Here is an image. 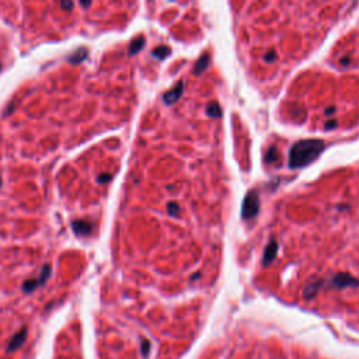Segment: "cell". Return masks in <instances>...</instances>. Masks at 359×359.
I'll return each mask as SVG.
<instances>
[{
    "mask_svg": "<svg viewBox=\"0 0 359 359\" xmlns=\"http://www.w3.org/2000/svg\"><path fill=\"white\" fill-rule=\"evenodd\" d=\"M334 126H336V121H330V122L327 123V126H325V128H327V129H330V128H334Z\"/></svg>",
    "mask_w": 359,
    "mask_h": 359,
    "instance_id": "obj_23",
    "label": "cell"
},
{
    "mask_svg": "<svg viewBox=\"0 0 359 359\" xmlns=\"http://www.w3.org/2000/svg\"><path fill=\"white\" fill-rule=\"evenodd\" d=\"M265 60H267V62H269V63H272V62L275 60V54H274L272 51H269L268 54L265 55Z\"/></svg>",
    "mask_w": 359,
    "mask_h": 359,
    "instance_id": "obj_21",
    "label": "cell"
},
{
    "mask_svg": "<svg viewBox=\"0 0 359 359\" xmlns=\"http://www.w3.org/2000/svg\"><path fill=\"white\" fill-rule=\"evenodd\" d=\"M182 89H184V83L180 81L174 89L170 90V91H167V93L164 94V97H163V99H164V102L170 105V104H173L174 101L179 100L180 97H181V94H182Z\"/></svg>",
    "mask_w": 359,
    "mask_h": 359,
    "instance_id": "obj_7",
    "label": "cell"
},
{
    "mask_svg": "<svg viewBox=\"0 0 359 359\" xmlns=\"http://www.w3.org/2000/svg\"><path fill=\"white\" fill-rule=\"evenodd\" d=\"M208 63H209V55H202L195 66V73H202L206 67H208Z\"/></svg>",
    "mask_w": 359,
    "mask_h": 359,
    "instance_id": "obj_12",
    "label": "cell"
},
{
    "mask_svg": "<svg viewBox=\"0 0 359 359\" xmlns=\"http://www.w3.org/2000/svg\"><path fill=\"white\" fill-rule=\"evenodd\" d=\"M1 184H3V182H1V179H0V188H1Z\"/></svg>",
    "mask_w": 359,
    "mask_h": 359,
    "instance_id": "obj_25",
    "label": "cell"
},
{
    "mask_svg": "<svg viewBox=\"0 0 359 359\" xmlns=\"http://www.w3.org/2000/svg\"><path fill=\"white\" fill-rule=\"evenodd\" d=\"M319 286H320V282H317V283H313V285H310V286H307L306 288V291H304V298L306 299H309V298H312L314 293L317 292L319 289Z\"/></svg>",
    "mask_w": 359,
    "mask_h": 359,
    "instance_id": "obj_16",
    "label": "cell"
},
{
    "mask_svg": "<svg viewBox=\"0 0 359 359\" xmlns=\"http://www.w3.org/2000/svg\"><path fill=\"white\" fill-rule=\"evenodd\" d=\"M51 274H52V267H51L49 264L44 265V267H42V269H41V274H40V277L37 278V279H38V282H40V286H42V285H45V283H46V280L49 279Z\"/></svg>",
    "mask_w": 359,
    "mask_h": 359,
    "instance_id": "obj_10",
    "label": "cell"
},
{
    "mask_svg": "<svg viewBox=\"0 0 359 359\" xmlns=\"http://www.w3.org/2000/svg\"><path fill=\"white\" fill-rule=\"evenodd\" d=\"M146 44V38L143 35H139V37H136L134 41L131 42L129 45V55H135V54H138Z\"/></svg>",
    "mask_w": 359,
    "mask_h": 359,
    "instance_id": "obj_8",
    "label": "cell"
},
{
    "mask_svg": "<svg viewBox=\"0 0 359 359\" xmlns=\"http://www.w3.org/2000/svg\"><path fill=\"white\" fill-rule=\"evenodd\" d=\"M87 56H89V49L81 46V48H79L75 52H72L70 55L67 56V62L72 63V65H79V63L84 62L87 59Z\"/></svg>",
    "mask_w": 359,
    "mask_h": 359,
    "instance_id": "obj_6",
    "label": "cell"
},
{
    "mask_svg": "<svg viewBox=\"0 0 359 359\" xmlns=\"http://www.w3.org/2000/svg\"><path fill=\"white\" fill-rule=\"evenodd\" d=\"M167 212L170 216H179L180 206L176 203V202H170L167 206Z\"/></svg>",
    "mask_w": 359,
    "mask_h": 359,
    "instance_id": "obj_18",
    "label": "cell"
},
{
    "mask_svg": "<svg viewBox=\"0 0 359 359\" xmlns=\"http://www.w3.org/2000/svg\"><path fill=\"white\" fill-rule=\"evenodd\" d=\"M60 7L65 9V10L70 11L73 7H75V3H73V1H62V3H60Z\"/></svg>",
    "mask_w": 359,
    "mask_h": 359,
    "instance_id": "obj_20",
    "label": "cell"
},
{
    "mask_svg": "<svg viewBox=\"0 0 359 359\" xmlns=\"http://www.w3.org/2000/svg\"><path fill=\"white\" fill-rule=\"evenodd\" d=\"M150 348H152V344L149 339H142V344H140V351H142V355L147 358L149 354H150Z\"/></svg>",
    "mask_w": 359,
    "mask_h": 359,
    "instance_id": "obj_15",
    "label": "cell"
},
{
    "mask_svg": "<svg viewBox=\"0 0 359 359\" xmlns=\"http://www.w3.org/2000/svg\"><path fill=\"white\" fill-rule=\"evenodd\" d=\"M208 114H209L211 117H219V115L222 114L220 105H219L218 102H211V104L208 105Z\"/></svg>",
    "mask_w": 359,
    "mask_h": 359,
    "instance_id": "obj_13",
    "label": "cell"
},
{
    "mask_svg": "<svg viewBox=\"0 0 359 359\" xmlns=\"http://www.w3.org/2000/svg\"><path fill=\"white\" fill-rule=\"evenodd\" d=\"M278 152H277V149L275 147H271L268 152H267V155H265V161L267 163H272V161H275L277 159H278Z\"/></svg>",
    "mask_w": 359,
    "mask_h": 359,
    "instance_id": "obj_17",
    "label": "cell"
},
{
    "mask_svg": "<svg viewBox=\"0 0 359 359\" xmlns=\"http://www.w3.org/2000/svg\"><path fill=\"white\" fill-rule=\"evenodd\" d=\"M358 285L359 280L349 277L348 274H339V275L334 277V279H333V286L338 288V289H342L347 286H358Z\"/></svg>",
    "mask_w": 359,
    "mask_h": 359,
    "instance_id": "obj_4",
    "label": "cell"
},
{
    "mask_svg": "<svg viewBox=\"0 0 359 359\" xmlns=\"http://www.w3.org/2000/svg\"><path fill=\"white\" fill-rule=\"evenodd\" d=\"M258 211H259V197L256 191H251L243 203V218L251 219L257 215Z\"/></svg>",
    "mask_w": 359,
    "mask_h": 359,
    "instance_id": "obj_2",
    "label": "cell"
},
{
    "mask_svg": "<svg viewBox=\"0 0 359 359\" xmlns=\"http://www.w3.org/2000/svg\"><path fill=\"white\" fill-rule=\"evenodd\" d=\"M277 250H278L277 243H275V241H271L268 244V247H267V250H265V254H264V264H265V265H268L269 262L275 258Z\"/></svg>",
    "mask_w": 359,
    "mask_h": 359,
    "instance_id": "obj_9",
    "label": "cell"
},
{
    "mask_svg": "<svg viewBox=\"0 0 359 359\" xmlns=\"http://www.w3.org/2000/svg\"><path fill=\"white\" fill-rule=\"evenodd\" d=\"M37 288H40V282L38 279L35 278H31V279H27L24 283H22V292H25V293H31L34 292Z\"/></svg>",
    "mask_w": 359,
    "mask_h": 359,
    "instance_id": "obj_11",
    "label": "cell"
},
{
    "mask_svg": "<svg viewBox=\"0 0 359 359\" xmlns=\"http://www.w3.org/2000/svg\"><path fill=\"white\" fill-rule=\"evenodd\" d=\"M80 4H81L83 7H90V6H91V3H89V1H80Z\"/></svg>",
    "mask_w": 359,
    "mask_h": 359,
    "instance_id": "obj_24",
    "label": "cell"
},
{
    "mask_svg": "<svg viewBox=\"0 0 359 359\" xmlns=\"http://www.w3.org/2000/svg\"><path fill=\"white\" fill-rule=\"evenodd\" d=\"M324 142L320 139H306L292 146L289 152V167L302 168L313 163L324 150Z\"/></svg>",
    "mask_w": 359,
    "mask_h": 359,
    "instance_id": "obj_1",
    "label": "cell"
},
{
    "mask_svg": "<svg viewBox=\"0 0 359 359\" xmlns=\"http://www.w3.org/2000/svg\"><path fill=\"white\" fill-rule=\"evenodd\" d=\"M27 337H28V328L27 327H21L14 336L11 337V339L9 341V344H7L6 351L10 354V352H14L17 349H20L24 345V342L27 341Z\"/></svg>",
    "mask_w": 359,
    "mask_h": 359,
    "instance_id": "obj_3",
    "label": "cell"
},
{
    "mask_svg": "<svg viewBox=\"0 0 359 359\" xmlns=\"http://www.w3.org/2000/svg\"><path fill=\"white\" fill-rule=\"evenodd\" d=\"M336 111V108L334 107H331V108H327V111H325V115H331V114H334Z\"/></svg>",
    "mask_w": 359,
    "mask_h": 359,
    "instance_id": "obj_22",
    "label": "cell"
},
{
    "mask_svg": "<svg viewBox=\"0 0 359 359\" xmlns=\"http://www.w3.org/2000/svg\"><path fill=\"white\" fill-rule=\"evenodd\" d=\"M72 229H73V232H75L76 236H87L93 230V224L87 222V220L79 219V220H73L72 222Z\"/></svg>",
    "mask_w": 359,
    "mask_h": 359,
    "instance_id": "obj_5",
    "label": "cell"
},
{
    "mask_svg": "<svg viewBox=\"0 0 359 359\" xmlns=\"http://www.w3.org/2000/svg\"><path fill=\"white\" fill-rule=\"evenodd\" d=\"M170 54V49H168L167 46H159L156 48L155 51H153V55L159 58V59H163V58H166V56Z\"/></svg>",
    "mask_w": 359,
    "mask_h": 359,
    "instance_id": "obj_14",
    "label": "cell"
},
{
    "mask_svg": "<svg viewBox=\"0 0 359 359\" xmlns=\"http://www.w3.org/2000/svg\"><path fill=\"white\" fill-rule=\"evenodd\" d=\"M0 70H1V65H0Z\"/></svg>",
    "mask_w": 359,
    "mask_h": 359,
    "instance_id": "obj_26",
    "label": "cell"
},
{
    "mask_svg": "<svg viewBox=\"0 0 359 359\" xmlns=\"http://www.w3.org/2000/svg\"><path fill=\"white\" fill-rule=\"evenodd\" d=\"M111 179L112 176L110 173H104V174H100V176L97 177V181H99L100 184H105V182H108Z\"/></svg>",
    "mask_w": 359,
    "mask_h": 359,
    "instance_id": "obj_19",
    "label": "cell"
}]
</instances>
